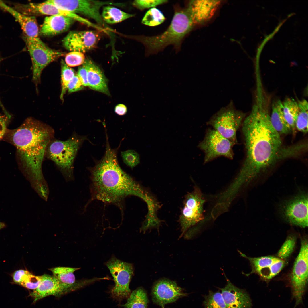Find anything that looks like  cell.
I'll return each mask as SVG.
<instances>
[{
    "label": "cell",
    "instance_id": "16",
    "mask_svg": "<svg viewBox=\"0 0 308 308\" xmlns=\"http://www.w3.org/2000/svg\"><path fill=\"white\" fill-rule=\"evenodd\" d=\"M113 5L119 6L121 4L108 1L94 0H72L67 4L68 10L76 14L79 13L94 20L99 25L110 29L103 20L100 13V8L105 5Z\"/></svg>",
    "mask_w": 308,
    "mask_h": 308
},
{
    "label": "cell",
    "instance_id": "2",
    "mask_svg": "<svg viewBox=\"0 0 308 308\" xmlns=\"http://www.w3.org/2000/svg\"><path fill=\"white\" fill-rule=\"evenodd\" d=\"M54 134L50 126L29 117L18 128L7 129L3 138L15 147L32 187L38 194L49 190L42 165L47 147Z\"/></svg>",
    "mask_w": 308,
    "mask_h": 308
},
{
    "label": "cell",
    "instance_id": "13",
    "mask_svg": "<svg viewBox=\"0 0 308 308\" xmlns=\"http://www.w3.org/2000/svg\"><path fill=\"white\" fill-rule=\"evenodd\" d=\"M14 9L25 15H62L71 17L87 26L95 27L96 25L77 14L65 11L47 1L40 3H29L25 4H16Z\"/></svg>",
    "mask_w": 308,
    "mask_h": 308
},
{
    "label": "cell",
    "instance_id": "23",
    "mask_svg": "<svg viewBox=\"0 0 308 308\" xmlns=\"http://www.w3.org/2000/svg\"><path fill=\"white\" fill-rule=\"evenodd\" d=\"M41 276L40 285L30 294L34 302L47 296H58L62 294L59 283L55 277L47 274Z\"/></svg>",
    "mask_w": 308,
    "mask_h": 308
},
{
    "label": "cell",
    "instance_id": "15",
    "mask_svg": "<svg viewBox=\"0 0 308 308\" xmlns=\"http://www.w3.org/2000/svg\"><path fill=\"white\" fill-rule=\"evenodd\" d=\"M99 39L98 33L93 31H72L64 37L63 43L70 51L83 53L95 47Z\"/></svg>",
    "mask_w": 308,
    "mask_h": 308
},
{
    "label": "cell",
    "instance_id": "9",
    "mask_svg": "<svg viewBox=\"0 0 308 308\" xmlns=\"http://www.w3.org/2000/svg\"><path fill=\"white\" fill-rule=\"evenodd\" d=\"M235 144L213 129H208L198 147L204 153V163L220 157L232 159L233 148Z\"/></svg>",
    "mask_w": 308,
    "mask_h": 308
},
{
    "label": "cell",
    "instance_id": "41",
    "mask_svg": "<svg viewBox=\"0 0 308 308\" xmlns=\"http://www.w3.org/2000/svg\"><path fill=\"white\" fill-rule=\"evenodd\" d=\"M30 273L28 271L21 269L15 271L13 275L14 282L19 285L24 277Z\"/></svg>",
    "mask_w": 308,
    "mask_h": 308
},
{
    "label": "cell",
    "instance_id": "31",
    "mask_svg": "<svg viewBox=\"0 0 308 308\" xmlns=\"http://www.w3.org/2000/svg\"><path fill=\"white\" fill-rule=\"evenodd\" d=\"M165 17L162 12L156 8H152L145 13L142 21V23L145 25L154 26L163 23Z\"/></svg>",
    "mask_w": 308,
    "mask_h": 308
},
{
    "label": "cell",
    "instance_id": "29",
    "mask_svg": "<svg viewBox=\"0 0 308 308\" xmlns=\"http://www.w3.org/2000/svg\"><path fill=\"white\" fill-rule=\"evenodd\" d=\"M299 111L295 121L296 129L301 132H308V102L305 99L297 102Z\"/></svg>",
    "mask_w": 308,
    "mask_h": 308
},
{
    "label": "cell",
    "instance_id": "37",
    "mask_svg": "<svg viewBox=\"0 0 308 308\" xmlns=\"http://www.w3.org/2000/svg\"><path fill=\"white\" fill-rule=\"evenodd\" d=\"M167 1L163 0H136L134 1L132 4L135 7L139 9L142 10L155 7L166 3Z\"/></svg>",
    "mask_w": 308,
    "mask_h": 308
},
{
    "label": "cell",
    "instance_id": "19",
    "mask_svg": "<svg viewBox=\"0 0 308 308\" xmlns=\"http://www.w3.org/2000/svg\"><path fill=\"white\" fill-rule=\"evenodd\" d=\"M80 269V268L58 267L50 269L53 273V276L58 281L62 294L94 282V279L92 278L76 283L74 273Z\"/></svg>",
    "mask_w": 308,
    "mask_h": 308
},
{
    "label": "cell",
    "instance_id": "43",
    "mask_svg": "<svg viewBox=\"0 0 308 308\" xmlns=\"http://www.w3.org/2000/svg\"><path fill=\"white\" fill-rule=\"evenodd\" d=\"M5 226V224L4 223L0 222V230L1 229L3 228Z\"/></svg>",
    "mask_w": 308,
    "mask_h": 308
},
{
    "label": "cell",
    "instance_id": "21",
    "mask_svg": "<svg viewBox=\"0 0 308 308\" xmlns=\"http://www.w3.org/2000/svg\"><path fill=\"white\" fill-rule=\"evenodd\" d=\"M0 8L12 15L20 25L25 36L30 38L39 37V29L34 16L25 15L0 0Z\"/></svg>",
    "mask_w": 308,
    "mask_h": 308
},
{
    "label": "cell",
    "instance_id": "38",
    "mask_svg": "<svg viewBox=\"0 0 308 308\" xmlns=\"http://www.w3.org/2000/svg\"><path fill=\"white\" fill-rule=\"evenodd\" d=\"M84 86L77 75H75L69 83L67 90L69 93L78 91L82 89Z\"/></svg>",
    "mask_w": 308,
    "mask_h": 308
},
{
    "label": "cell",
    "instance_id": "18",
    "mask_svg": "<svg viewBox=\"0 0 308 308\" xmlns=\"http://www.w3.org/2000/svg\"><path fill=\"white\" fill-rule=\"evenodd\" d=\"M224 274L227 284L224 288L218 289L221 291L226 308H251L252 303L248 294L234 285Z\"/></svg>",
    "mask_w": 308,
    "mask_h": 308
},
{
    "label": "cell",
    "instance_id": "7",
    "mask_svg": "<svg viewBox=\"0 0 308 308\" xmlns=\"http://www.w3.org/2000/svg\"><path fill=\"white\" fill-rule=\"evenodd\" d=\"M32 63V79L37 86L40 82L43 69L49 64L65 55V53L51 48L38 38H23Z\"/></svg>",
    "mask_w": 308,
    "mask_h": 308
},
{
    "label": "cell",
    "instance_id": "36",
    "mask_svg": "<svg viewBox=\"0 0 308 308\" xmlns=\"http://www.w3.org/2000/svg\"><path fill=\"white\" fill-rule=\"evenodd\" d=\"M41 279V276H35L30 272L24 277L19 285L34 290L39 285Z\"/></svg>",
    "mask_w": 308,
    "mask_h": 308
},
{
    "label": "cell",
    "instance_id": "5",
    "mask_svg": "<svg viewBox=\"0 0 308 308\" xmlns=\"http://www.w3.org/2000/svg\"><path fill=\"white\" fill-rule=\"evenodd\" d=\"M86 139L85 137L75 134L65 141L52 139L48 146L46 154L54 162L66 181L74 180V161Z\"/></svg>",
    "mask_w": 308,
    "mask_h": 308
},
{
    "label": "cell",
    "instance_id": "11",
    "mask_svg": "<svg viewBox=\"0 0 308 308\" xmlns=\"http://www.w3.org/2000/svg\"><path fill=\"white\" fill-rule=\"evenodd\" d=\"M293 295L297 306L302 302L308 280V242L302 240L300 250L294 262L290 276Z\"/></svg>",
    "mask_w": 308,
    "mask_h": 308
},
{
    "label": "cell",
    "instance_id": "1",
    "mask_svg": "<svg viewBox=\"0 0 308 308\" xmlns=\"http://www.w3.org/2000/svg\"><path fill=\"white\" fill-rule=\"evenodd\" d=\"M242 126L246 157L239 172L230 185L231 189L236 193L281 159L283 148L280 135L272 125L270 116L258 105L253 106Z\"/></svg>",
    "mask_w": 308,
    "mask_h": 308
},
{
    "label": "cell",
    "instance_id": "28",
    "mask_svg": "<svg viewBox=\"0 0 308 308\" xmlns=\"http://www.w3.org/2000/svg\"><path fill=\"white\" fill-rule=\"evenodd\" d=\"M148 301L145 291L139 288L130 293L127 302L121 306L125 308H147Z\"/></svg>",
    "mask_w": 308,
    "mask_h": 308
},
{
    "label": "cell",
    "instance_id": "4",
    "mask_svg": "<svg viewBox=\"0 0 308 308\" xmlns=\"http://www.w3.org/2000/svg\"><path fill=\"white\" fill-rule=\"evenodd\" d=\"M194 24L188 9H181L175 12L169 26L165 32L157 36L144 37L142 41L151 52L170 44L177 46Z\"/></svg>",
    "mask_w": 308,
    "mask_h": 308
},
{
    "label": "cell",
    "instance_id": "40",
    "mask_svg": "<svg viewBox=\"0 0 308 308\" xmlns=\"http://www.w3.org/2000/svg\"><path fill=\"white\" fill-rule=\"evenodd\" d=\"M77 75L84 86H88L87 71L85 65L83 63L78 68Z\"/></svg>",
    "mask_w": 308,
    "mask_h": 308
},
{
    "label": "cell",
    "instance_id": "12",
    "mask_svg": "<svg viewBox=\"0 0 308 308\" xmlns=\"http://www.w3.org/2000/svg\"><path fill=\"white\" fill-rule=\"evenodd\" d=\"M307 194L301 192L285 201L280 207L281 214L286 221L302 228L308 226Z\"/></svg>",
    "mask_w": 308,
    "mask_h": 308
},
{
    "label": "cell",
    "instance_id": "10",
    "mask_svg": "<svg viewBox=\"0 0 308 308\" xmlns=\"http://www.w3.org/2000/svg\"><path fill=\"white\" fill-rule=\"evenodd\" d=\"M115 283L111 290L114 297L122 299L128 297L131 291L129 285L133 274L132 264L123 261L113 256L105 263Z\"/></svg>",
    "mask_w": 308,
    "mask_h": 308
},
{
    "label": "cell",
    "instance_id": "35",
    "mask_svg": "<svg viewBox=\"0 0 308 308\" xmlns=\"http://www.w3.org/2000/svg\"><path fill=\"white\" fill-rule=\"evenodd\" d=\"M121 154L123 162L131 169L140 163L139 155L134 150H127L121 152Z\"/></svg>",
    "mask_w": 308,
    "mask_h": 308
},
{
    "label": "cell",
    "instance_id": "34",
    "mask_svg": "<svg viewBox=\"0 0 308 308\" xmlns=\"http://www.w3.org/2000/svg\"><path fill=\"white\" fill-rule=\"evenodd\" d=\"M295 244L294 237L289 236L287 238L278 251V257L283 260L288 258L293 251Z\"/></svg>",
    "mask_w": 308,
    "mask_h": 308
},
{
    "label": "cell",
    "instance_id": "42",
    "mask_svg": "<svg viewBox=\"0 0 308 308\" xmlns=\"http://www.w3.org/2000/svg\"><path fill=\"white\" fill-rule=\"evenodd\" d=\"M115 111L118 115H123L127 112V108L125 105L120 104L116 106L115 109Z\"/></svg>",
    "mask_w": 308,
    "mask_h": 308
},
{
    "label": "cell",
    "instance_id": "17",
    "mask_svg": "<svg viewBox=\"0 0 308 308\" xmlns=\"http://www.w3.org/2000/svg\"><path fill=\"white\" fill-rule=\"evenodd\" d=\"M152 295L153 301L163 306L187 295L174 281L163 279L157 281L153 286Z\"/></svg>",
    "mask_w": 308,
    "mask_h": 308
},
{
    "label": "cell",
    "instance_id": "3",
    "mask_svg": "<svg viewBox=\"0 0 308 308\" xmlns=\"http://www.w3.org/2000/svg\"><path fill=\"white\" fill-rule=\"evenodd\" d=\"M106 138L104 156L90 169L92 198L114 203L133 195L142 199L147 205L152 204L154 196L122 170L118 163L117 150L111 148Z\"/></svg>",
    "mask_w": 308,
    "mask_h": 308
},
{
    "label": "cell",
    "instance_id": "32",
    "mask_svg": "<svg viewBox=\"0 0 308 308\" xmlns=\"http://www.w3.org/2000/svg\"><path fill=\"white\" fill-rule=\"evenodd\" d=\"M204 308H226L221 293L210 291L208 294L204 296Z\"/></svg>",
    "mask_w": 308,
    "mask_h": 308
},
{
    "label": "cell",
    "instance_id": "26",
    "mask_svg": "<svg viewBox=\"0 0 308 308\" xmlns=\"http://www.w3.org/2000/svg\"><path fill=\"white\" fill-rule=\"evenodd\" d=\"M282 104L284 118L292 133H295V121L299 111L298 102L293 98H288L282 102Z\"/></svg>",
    "mask_w": 308,
    "mask_h": 308
},
{
    "label": "cell",
    "instance_id": "39",
    "mask_svg": "<svg viewBox=\"0 0 308 308\" xmlns=\"http://www.w3.org/2000/svg\"><path fill=\"white\" fill-rule=\"evenodd\" d=\"M10 118L8 114L0 115V141L3 138L7 131Z\"/></svg>",
    "mask_w": 308,
    "mask_h": 308
},
{
    "label": "cell",
    "instance_id": "22",
    "mask_svg": "<svg viewBox=\"0 0 308 308\" xmlns=\"http://www.w3.org/2000/svg\"><path fill=\"white\" fill-rule=\"evenodd\" d=\"M75 21L71 17L62 15L46 17L41 25L40 33L46 36L61 33L67 31Z\"/></svg>",
    "mask_w": 308,
    "mask_h": 308
},
{
    "label": "cell",
    "instance_id": "25",
    "mask_svg": "<svg viewBox=\"0 0 308 308\" xmlns=\"http://www.w3.org/2000/svg\"><path fill=\"white\" fill-rule=\"evenodd\" d=\"M282 102L279 99L274 100L272 105L270 120L272 125L280 134H288L292 133L285 121L283 114Z\"/></svg>",
    "mask_w": 308,
    "mask_h": 308
},
{
    "label": "cell",
    "instance_id": "33",
    "mask_svg": "<svg viewBox=\"0 0 308 308\" xmlns=\"http://www.w3.org/2000/svg\"><path fill=\"white\" fill-rule=\"evenodd\" d=\"M85 59L83 53L71 51L66 55L65 62L70 67H75L82 65Z\"/></svg>",
    "mask_w": 308,
    "mask_h": 308
},
{
    "label": "cell",
    "instance_id": "30",
    "mask_svg": "<svg viewBox=\"0 0 308 308\" xmlns=\"http://www.w3.org/2000/svg\"><path fill=\"white\" fill-rule=\"evenodd\" d=\"M61 89L60 98L63 101L68 85L75 76V73L74 70L68 66L63 60H61Z\"/></svg>",
    "mask_w": 308,
    "mask_h": 308
},
{
    "label": "cell",
    "instance_id": "14",
    "mask_svg": "<svg viewBox=\"0 0 308 308\" xmlns=\"http://www.w3.org/2000/svg\"><path fill=\"white\" fill-rule=\"evenodd\" d=\"M238 251L241 256L249 260L252 269L250 274L256 273L265 280H270L277 275L285 264V261L278 257L272 256L250 257Z\"/></svg>",
    "mask_w": 308,
    "mask_h": 308
},
{
    "label": "cell",
    "instance_id": "20",
    "mask_svg": "<svg viewBox=\"0 0 308 308\" xmlns=\"http://www.w3.org/2000/svg\"><path fill=\"white\" fill-rule=\"evenodd\" d=\"M219 1L193 0L187 8L194 23H201L207 21L212 16Z\"/></svg>",
    "mask_w": 308,
    "mask_h": 308
},
{
    "label": "cell",
    "instance_id": "24",
    "mask_svg": "<svg viewBox=\"0 0 308 308\" xmlns=\"http://www.w3.org/2000/svg\"><path fill=\"white\" fill-rule=\"evenodd\" d=\"M87 71L88 86L91 89L109 95L106 80L99 67L89 58L83 63Z\"/></svg>",
    "mask_w": 308,
    "mask_h": 308
},
{
    "label": "cell",
    "instance_id": "27",
    "mask_svg": "<svg viewBox=\"0 0 308 308\" xmlns=\"http://www.w3.org/2000/svg\"><path fill=\"white\" fill-rule=\"evenodd\" d=\"M134 16L111 5L103 7L101 15L104 21L109 24L119 23Z\"/></svg>",
    "mask_w": 308,
    "mask_h": 308
},
{
    "label": "cell",
    "instance_id": "8",
    "mask_svg": "<svg viewBox=\"0 0 308 308\" xmlns=\"http://www.w3.org/2000/svg\"><path fill=\"white\" fill-rule=\"evenodd\" d=\"M205 201L200 189L197 187L185 195L179 220L181 236L189 228L204 219Z\"/></svg>",
    "mask_w": 308,
    "mask_h": 308
},
{
    "label": "cell",
    "instance_id": "6",
    "mask_svg": "<svg viewBox=\"0 0 308 308\" xmlns=\"http://www.w3.org/2000/svg\"><path fill=\"white\" fill-rule=\"evenodd\" d=\"M246 114L236 109L232 101L214 114L207 124L221 135L235 144L236 133L242 126Z\"/></svg>",
    "mask_w": 308,
    "mask_h": 308
}]
</instances>
